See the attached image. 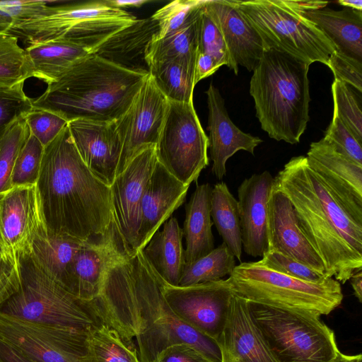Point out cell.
Listing matches in <instances>:
<instances>
[{
	"label": "cell",
	"mask_w": 362,
	"mask_h": 362,
	"mask_svg": "<svg viewBox=\"0 0 362 362\" xmlns=\"http://www.w3.org/2000/svg\"><path fill=\"white\" fill-rule=\"evenodd\" d=\"M248 305L278 362H331L339 351L334 332L320 315L251 301Z\"/></svg>",
	"instance_id": "obj_10"
},
{
	"label": "cell",
	"mask_w": 362,
	"mask_h": 362,
	"mask_svg": "<svg viewBox=\"0 0 362 362\" xmlns=\"http://www.w3.org/2000/svg\"><path fill=\"white\" fill-rule=\"evenodd\" d=\"M57 1H0V34L10 33L15 26L42 15L49 5Z\"/></svg>",
	"instance_id": "obj_44"
},
{
	"label": "cell",
	"mask_w": 362,
	"mask_h": 362,
	"mask_svg": "<svg viewBox=\"0 0 362 362\" xmlns=\"http://www.w3.org/2000/svg\"><path fill=\"white\" fill-rule=\"evenodd\" d=\"M338 4L344 8H349L358 11H362V1L361 0H339Z\"/></svg>",
	"instance_id": "obj_56"
},
{
	"label": "cell",
	"mask_w": 362,
	"mask_h": 362,
	"mask_svg": "<svg viewBox=\"0 0 362 362\" xmlns=\"http://www.w3.org/2000/svg\"><path fill=\"white\" fill-rule=\"evenodd\" d=\"M110 4L114 6L124 9V8L141 7L142 5L148 3V0H133V1H122V0H109Z\"/></svg>",
	"instance_id": "obj_54"
},
{
	"label": "cell",
	"mask_w": 362,
	"mask_h": 362,
	"mask_svg": "<svg viewBox=\"0 0 362 362\" xmlns=\"http://www.w3.org/2000/svg\"><path fill=\"white\" fill-rule=\"evenodd\" d=\"M36 185L14 186L0 192V257L20 269L34 237L45 225Z\"/></svg>",
	"instance_id": "obj_14"
},
{
	"label": "cell",
	"mask_w": 362,
	"mask_h": 362,
	"mask_svg": "<svg viewBox=\"0 0 362 362\" xmlns=\"http://www.w3.org/2000/svg\"><path fill=\"white\" fill-rule=\"evenodd\" d=\"M44 146L31 134L21 147L15 160L11 173V186L37 184Z\"/></svg>",
	"instance_id": "obj_41"
},
{
	"label": "cell",
	"mask_w": 362,
	"mask_h": 362,
	"mask_svg": "<svg viewBox=\"0 0 362 362\" xmlns=\"http://www.w3.org/2000/svg\"><path fill=\"white\" fill-rule=\"evenodd\" d=\"M156 362H210L193 346L175 344L162 351Z\"/></svg>",
	"instance_id": "obj_50"
},
{
	"label": "cell",
	"mask_w": 362,
	"mask_h": 362,
	"mask_svg": "<svg viewBox=\"0 0 362 362\" xmlns=\"http://www.w3.org/2000/svg\"><path fill=\"white\" fill-rule=\"evenodd\" d=\"M99 315L129 345L140 362H156L167 347L187 344L210 362H221L218 342L180 320L161 292L156 273L141 250L120 251L107 265L100 294Z\"/></svg>",
	"instance_id": "obj_1"
},
{
	"label": "cell",
	"mask_w": 362,
	"mask_h": 362,
	"mask_svg": "<svg viewBox=\"0 0 362 362\" xmlns=\"http://www.w3.org/2000/svg\"><path fill=\"white\" fill-rule=\"evenodd\" d=\"M195 63L174 59L149 65V75L169 101L193 102Z\"/></svg>",
	"instance_id": "obj_32"
},
{
	"label": "cell",
	"mask_w": 362,
	"mask_h": 362,
	"mask_svg": "<svg viewBox=\"0 0 362 362\" xmlns=\"http://www.w3.org/2000/svg\"><path fill=\"white\" fill-rule=\"evenodd\" d=\"M36 186L48 231L86 241L109 229L110 187L83 163L67 125L45 146Z\"/></svg>",
	"instance_id": "obj_3"
},
{
	"label": "cell",
	"mask_w": 362,
	"mask_h": 362,
	"mask_svg": "<svg viewBox=\"0 0 362 362\" xmlns=\"http://www.w3.org/2000/svg\"><path fill=\"white\" fill-rule=\"evenodd\" d=\"M334 112L357 141L362 144L361 93L339 80L331 86Z\"/></svg>",
	"instance_id": "obj_38"
},
{
	"label": "cell",
	"mask_w": 362,
	"mask_h": 362,
	"mask_svg": "<svg viewBox=\"0 0 362 362\" xmlns=\"http://www.w3.org/2000/svg\"><path fill=\"white\" fill-rule=\"evenodd\" d=\"M198 52L210 55L221 66L226 65L238 75V66L232 60L221 33L205 11L204 6L199 21Z\"/></svg>",
	"instance_id": "obj_42"
},
{
	"label": "cell",
	"mask_w": 362,
	"mask_h": 362,
	"mask_svg": "<svg viewBox=\"0 0 362 362\" xmlns=\"http://www.w3.org/2000/svg\"><path fill=\"white\" fill-rule=\"evenodd\" d=\"M20 269L0 257V306L21 288Z\"/></svg>",
	"instance_id": "obj_49"
},
{
	"label": "cell",
	"mask_w": 362,
	"mask_h": 362,
	"mask_svg": "<svg viewBox=\"0 0 362 362\" xmlns=\"http://www.w3.org/2000/svg\"><path fill=\"white\" fill-rule=\"evenodd\" d=\"M33 77L25 49L18 37L10 33L0 34V86H12Z\"/></svg>",
	"instance_id": "obj_37"
},
{
	"label": "cell",
	"mask_w": 362,
	"mask_h": 362,
	"mask_svg": "<svg viewBox=\"0 0 362 362\" xmlns=\"http://www.w3.org/2000/svg\"><path fill=\"white\" fill-rule=\"evenodd\" d=\"M158 32V23L151 17L136 19L119 30L93 54L124 69L149 74L146 52Z\"/></svg>",
	"instance_id": "obj_26"
},
{
	"label": "cell",
	"mask_w": 362,
	"mask_h": 362,
	"mask_svg": "<svg viewBox=\"0 0 362 362\" xmlns=\"http://www.w3.org/2000/svg\"><path fill=\"white\" fill-rule=\"evenodd\" d=\"M221 362H278L255 321L248 301L233 293L218 340Z\"/></svg>",
	"instance_id": "obj_18"
},
{
	"label": "cell",
	"mask_w": 362,
	"mask_h": 362,
	"mask_svg": "<svg viewBox=\"0 0 362 362\" xmlns=\"http://www.w3.org/2000/svg\"><path fill=\"white\" fill-rule=\"evenodd\" d=\"M85 362H140L136 350L104 322L90 327Z\"/></svg>",
	"instance_id": "obj_35"
},
{
	"label": "cell",
	"mask_w": 362,
	"mask_h": 362,
	"mask_svg": "<svg viewBox=\"0 0 362 362\" xmlns=\"http://www.w3.org/2000/svg\"><path fill=\"white\" fill-rule=\"evenodd\" d=\"M304 235L322 259L327 277L345 284L362 268V219L341 202L305 156L291 158L274 177Z\"/></svg>",
	"instance_id": "obj_2"
},
{
	"label": "cell",
	"mask_w": 362,
	"mask_h": 362,
	"mask_svg": "<svg viewBox=\"0 0 362 362\" xmlns=\"http://www.w3.org/2000/svg\"><path fill=\"white\" fill-rule=\"evenodd\" d=\"M210 213L223 243L241 262L243 245L238 200L223 182L216 183L212 188Z\"/></svg>",
	"instance_id": "obj_33"
},
{
	"label": "cell",
	"mask_w": 362,
	"mask_h": 362,
	"mask_svg": "<svg viewBox=\"0 0 362 362\" xmlns=\"http://www.w3.org/2000/svg\"><path fill=\"white\" fill-rule=\"evenodd\" d=\"M84 242L51 233L45 224L36 233L29 255L43 272L67 290L71 262Z\"/></svg>",
	"instance_id": "obj_30"
},
{
	"label": "cell",
	"mask_w": 362,
	"mask_h": 362,
	"mask_svg": "<svg viewBox=\"0 0 362 362\" xmlns=\"http://www.w3.org/2000/svg\"><path fill=\"white\" fill-rule=\"evenodd\" d=\"M156 162V146L142 149L110 185L112 221L124 251L130 255L138 251L141 199Z\"/></svg>",
	"instance_id": "obj_15"
},
{
	"label": "cell",
	"mask_w": 362,
	"mask_h": 362,
	"mask_svg": "<svg viewBox=\"0 0 362 362\" xmlns=\"http://www.w3.org/2000/svg\"><path fill=\"white\" fill-rule=\"evenodd\" d=\"M204 8L221 33L233 62L252 71L265 49L240 11L238 1L205 0Z\"/></svg>",
	"instance_id": "obj_25"
},
{
	"label": "cell",
	"mask_w": 362,
	"mask_h": 362,
	"mask_svg": "<svg viewBox=\"0 0 362 362\" xmlns=\"http://www.w3.org/2000/svg\"><path fill=\"white\" fill-rule=\"evenodd\" d=\"M87 331L33 322L0 313V339L33 362H85Z\"/></svg>",
	"instance_id": "obj_12"
},
{
	"label": "cell",
	"mask_w": 362,
	"mask_h": 362,
	"mask_svg": "<svg viewBox=\"0 0 362 362\" xmlns=\"http://www.w3.org/2000/svg\"><path fill=\"white\" fill-rule=\"evenodd\" d=\"M48 6L40 16L15 26L10 34L30 45L63 39L93 54L112 35L137 18L109 0Z\"/></svg>",
	"instance_id": "obj_7"
},
{
	"label": "cell",
	"mask_w": 362,
	"mask_h": 362,
	"mask_svg": "<svg viewBox=\"0 0 362 362\" xmlns=\"http://www.w3.org/2000/svg\"><path fill=\"white\" fill-rule=\"evenodd\" d=\"M309 66L289 54L269 49L253 69L250 94L261 128L270 138L299 143L310 120Z\"/></svg>",
	"instance_id": "obj_5"
},
{
	"label": "cell",
	"mask_w": 362,
	"mask_h": 362,
	"mask_svg": "<svg viewBox=\"0 0 362 362\" xmlns=\"http://www.w3.org/2000/svg\"><path fill=\"white\" fill-rule=\"evenodd\" d=\"M21 288L0 306V313L33 322L88 330L103 323L95 299L75 296L51 277L30 255L20 259Z\"/></svg>",
	"instance_id": "obj_8"
},
{
	"label": "cell",
	"mask_w": 362,
	"mask_h": 362,
	"mask_svg": "<svg viewBox=\"0 0 362 362\" xmlns=\"http://www.w3.org/2000/svg\"><path fill=\"white\" fill-rule=\"evenodd\" d=\"M0 362H33L6 341L0 339Z\"/></svg>",
	"instance_id": "obj_52"
},
{
	"label": "cell",
	"mask_w": 362,
	"mask_h": 362,
	"mask_svg": "<svg viewBox=\"0 0 362 362\" xmlns=\"http://www.w3.org/2000/svg\"><path fill=\"white\" fill-rule=\"evenodd\" d=\"M235 256L223 243L206 255L185 264L178 286L214 281L229 276L235 267Z\"/></svg>",
	"instance_id": "obj_36"
},
{
	"label": "cell",
	"mask_w": 362,
	"mask_h": 362,
	"mask_svg": "<svg viewBox=\"0 0 362 362\" xmlns=\"http://www.w3.org/2000/svg\"><path fill=\"white\" fill-rule=\"evenodd\" d=\"M327 1L291 0L238 1L243 17L260 37L265 50L289 54L309 65H327L336 49L303 12L325 7Z\"/></svg>",
	"instance_id": "obj_6"
},
{
	"label": "cell",
	"mask_w": 362,
	"mask_h": 362,
	"mask_svg": "<svg viewBox=\"0 0 362 362\" xmlns=\"http://www.w3.org/2000/svg\"><path fill=\"white\" fill-rule=\"evenodd\" d=\"M331 362H362V355H346L339 351Z\"/></svg>",
	"instance_id": "obj_55"
},
{
	"label": "cell",
	"mask_w": 362,
	"mask_h": 362,
	"mask_svg": "<svg viewBox=\"0 0 362 362\" xmlns=\"http://www.w3.org/2000/svg\"><path fill=\"white\" fill-rule=\"evenodd\" d=\"M208 105L209 148L213 162L211 172L222 180L226 174V162L238 151L255 154V148L262 142L256 136L240 130L230 119L225 101L212 83L206 91Z\"/></svg>",
	"instance_id": "obj_23"
},
{
	"label": "cell",
	"mask_w": 362,
	"mask_h": 362,
	"mask_svg": "<svg viewBox=\"0 0 362 362\" xmlns=\"http://www.w3.org/2000/svg\"><path fill=\"white\" fill-rule=\"evenodd\" d=\"M182 238V229L177 220L172 217L141 250L153 270L165 282L174 286H178L185 265Z\"/></svg>",
	"instance_id": "obj_28"
},
{
	"label": "cell",
	"mask_w": 362,
	"mask_h": 362,
	"mask_svg": "<svg viewBox=\"0 0 362 362\" xmlns=\"http://www.w3.org/2000/svg\"><path fill=\"white\" fill-rule=\"evenodd\" d=\"M303 14L333 43L337 52L362 62V11L325 6Z\"/></svg>",
	"instance_id": "obj_27"
},
{
	"label": "cell",
	"mask_w": 362,
	"mask_h": 362,
	"mask_svg": "<svg viewBox=\"0 0 362 362\" xmlns=\"http://www.w3.org/2000/svg\"><path fill=\"white\" fill-rule=\"evenodd\" d=\"M274 177L265 170L245 178L238 187V208L243 250L253 257L268 249V202Z\"/></svg>",
	"instance_id": "obj_22"
},
{
	"label": "cell",
	"mask_w": 362,
	"mask_h": 362,
	"mask_svg": "<svg viewBox=\"0 0 362 362\" xmlns=\"http://www.w3.org/2000/svg\"><path fill=\"white\" fill-rule=\"evenodd\" d=\"M209 139L193 102H168L156 145L157 161L185 185L197 181L209 165Z\"/></svg>",
	"instance_id": "obj_11"
},
{
	"label": "cell",
	"mask_w": 362,
	"mask_h": 362,
	"mask_svg": "<svg viewBox=\"0 0 362 362\" xmlns=\"http://www.w3.org/2000/svg\"><path fill=\"white\" fill-rule=\"evenodd\" d=\"M211 190L209 183L197 185L186 204L182 228L186 240L185 264L194 262L215 248L210 213Z\"/></svg>",
	"instance_id": "obj_29"
},
{
	"label": "cell",
	"mask_w": 362,
	"mask_h": 362,
	"mask_svg": "<svg viewBox=\"0 0 362 362\" xmlns=\"http://www.w3.org/2000/svg\"><path fill=\"white\" fill-rule=\"evenodd\" d=\"M201 13L202 11L196 18L178 30L149 42L146 52V60L148 66L155 63L174 59L196 62Z\"/></svg>",
	"instance_id": "obj_34"
},
{
	"label": "cell",
	"mask_w": 362,
	"mask_h": 362,
	"mask_svg": "<svg viewBox=\"0 0 362 362\" xmlns=\"http://www.w3.org/2000/svg\"><path fill=\"white\" fill-rule=\"evenodd\" d=\"M228 280L234 293L267 306L328 315L341 303V284L332 277L309 282L274 271L261 260L235 265Z\"/></svg>",
	"instance_id": "obj_9"
},
{
	"label": "cell",
	"mask_w": 362,
	"mask_h": 362,
	"mask_svg": "<svg viewBox=\"0 0 362 362\" xmlns=\"http://www.w3.org/2000/svg\"><path fill=\"white\" fill-rule=\"evenodd\" d=\"M261 262L267 267L290 276L309 282H317L325 278L305 264L274 250H267Z\"/></svg>",
	"instance_id": "obj_47"
},
{
	"label": "cell",
	"mask_w": 362,
	"mask_h": 362,
	"mask_svg": "<svg viewBox=\"0 0 362 362\" xmlns=\"http://www.w3.org/2000/svg\"><path fill=\"white\" fill-rule=\"evenodd\" d=\"M189 187L156 162L141 199L138 250L146 246L160 226L182 204Z\"/></svg>",
	"instance_id": "obj_24"
},
{
	"label": "cell",
	"mask_w": 362,
	"mask_h": 362,
	"mask_svg": "<svg viewBox=\"0 0 362 362\" xmlns=\"http://www.w3.org/2000/svg\"><path fill=\"white\" fill-rule=\"evenodd\" d=\"M24 83L0 86V138L16 119L33 109V99L26 95Z\"/></svg>",
	"instance_id": "obj_43"
},
{
	"label": "cell",
	"mask_w": 362,
	"mask_h": 362,
	"mask_svg": "<svg viewBox=\"0 0 362 362\" xmlns=\"http://www.w3.org/2000/svg\"><path fill=\"white\" fill-rule=\"evenodd\" d=\"M205 0H176L156 11L151 18L158 23L157 40L178 30L196 18Z\"/></svg>",
	"instance_id": "obj_39"
},
{
	"label": "cell",
	"mask_w": 362,
	"mask_h": 362,
	"mask_svg": "<svg viewBox=\"0 0 362 362\" xmlns=\"http://www.w3.org/2000/svg\"><path fill=\"white\" fill-rule=\"evenodd\" d=\"M306 158L345 206L362 219V165L340 153L323 138L310 144Z\"/></svg>",
	"instance_id": "obj_19"
},
{
	"label": "cell",
	"mask_w": 362,
	"mask_h": 362,
	"mask_svg": "<svg viewBox=\"0 0 362 362\" xmlns=\"http://www.w3.org/2000/svg\"><path fill=\"white\" fill-rule=\"evenodd\" d=\"M221 66L217 61L210 55L197 52L194 69L195 84L214 74Z\"/></svg>",
	"instance_id": "obj_51"
},
{
	"label": "cell",
	"mask_w": 362,
	"mask_h": 362,
	"mask_svg": "<svg viewBox=\"0 0 362 362\" xmlns=\"http://www.w3.org/2000/svg\"><path fill=\"white\" fill-rule=\"evenodd\" d=\"M354 293L360 303L362 302V268L358 269L349 279Z\"/></svg>",
	"instance_id": "obj_53"
},
{
	"label": "cell",
	"mask_w": 362,
	"mask_h": 362,
	"mask_svg": "<svg viewBox=\"0 0 362 362\" xmlns=\"http://www.w3.org/2000/svg\"><path fill=\"white\" fill-rule=\"evenodd\" d=\"M30 134L45 147L53 141L68 122L49 111L33 109L25 117Z\"/></svg>",
	"instance_id": "obj_45"
},
{
	"label": "cell",
	"mask_w": 362,
	"mask_h": 362,
	"mask_svg": "<svg viewBox=\"0 0 362 362\" xmlns=\"http://www.w3.org/2000/svg\"><path fill=\"white\" fill-rule=\"evenodd\" d=\"M122 250V240L112 221L107 231L85 241L75 255L69 272L67 290L84 300L98 297L107 265Z\"/></svg>",
	"instance_id": "obj_21"
},
{
	"label": "cell",
	"mask_w": 362,
	"mask_h": 362,
	"mask_svg": "<svg viewBox=\"0 0 362 362\" xmlns=\"http://www.w3.org/2000/svg\"><path fill=\"white\" fill-rule=\"evenodd\" d=\"M168 102L148 74L129 108L115 121L122 146L116 176L139 151L156 145Z\"/></svg>",
	"instance_id": "obj_16"
},
{
	"label": "cell",
	"mask_w": 362,
	"mask_h": 362,
	"mask_svg": "<svg viewBox=\"0 0 362 362\" xmlns=\"http://www.w3.org/2000/svg\"><path fill=\"white\" fill-rule=\"evenodd\" d=\"M267 250L291 257L327 277L323 262L302 232L292 204L273 189L268 202Z\"/></svg>",
	"instance_id": "obj_20"
},
{
	"label": "cell",
	"mask_w": 362,
	"mask_h": 362,
	"mask_svg": "<svg viewBox=\"0 0 362 362\" xmlns=\"http://www.w3.org/2000/svg\"><path fill=\"white\" fill-rule=\"evenodd\" d=\"M148 76L90 54L47 85L33 99V108L52 112L68 122H115L129 108Z\"/></svg>",
	"instance_id": "obj_4"
},
{
	"label": "cell",
	"mask_w": 362,
	"mask_h": 362,
	"mask_svg": "<svg viewBox=\"0 0 362 362\" xmlns=\"http://www.w3.org/2000/svg\"><path fill=\"white\" fill-rule=\"evenodd\" d=\"M327 66L332 71L335 80L344 82L361 93L362 62L335 51L329 57Z\"/></svg>",
	"instance_id": "obj_48"
},
{
	"label": "cell",
	"mask_w": 362,
	"mask_h": 362,
	"mask_svg": "<svg viewBox=\"0 0 362 362\" xmlns=\"http://www.w3.org/2000/svg\"><path fill=\"white\" fill-rule=\"evenodd\" d=\"M157 276L163 296L175 316L185 325L218 342L234 293L228 279L188 286H174Z\"/></svg>",
	"instance_id": "obj_13"
},
{
	"label": "cell",
	"mask_w": 362,
	"mask_h": 362,
	"mask_svg": "<svg viewBox=\"0 0 362 362\" xmlns=\"http://www.w3.org/2000/svg\"><path fill=\"white\" fill-rule=\"evenodd\" d=\"M67 126L83 163L98 179L110 187L116 177L122 150L115 122L75 119Z\"/></svg>",
	"instance_id": "obj_17"
},
{
	"label": "cell",
	"mask_w": 362,
	"mask_h": 362,
	"mask_svg": "<svg viewBox=\"0 0 362 362\" xmlns=\"http://www.w3.org/2000/svg\"><path fill=\"white\" fill-rule=\"evenodd\" d=\"M25 117L12 123L0 138V192L12 187L11 173L15 160L30 134Z\"/></svg>",
	"instance_id": "obj_40"
},
{
	"label": "cell",
	"mask_w": 362,
	"mask_h": 362,
	"mask_svg": "<svg viewBox=\"0 0 362 362\" xmlns=\"http://www.w3.org/2000/svg\"><path fill=\"white\" fill-rule=\"evenodd\" d=\"M323 139L330 143L340 153L362 165V144L357 141L334 112Z\"/></svg>",
	"instance_id": "obj_46"
},
{
	"label": "cell",
	"mask_w": 362,
	"mask_h": 362,
	"mask_svg": "<svg viewBox=\"0 0 362 362\" xmlns=\"http://www.w3.org/2000/svg\"><path fill=\"white\" fill-rule=\"evenodd\" d=\"M25 51L33 77L47 85L55 82L77 61L91 54L82 47L63 39L30 44Z\"/></svg>",
	"instance_id": "obj_31"
}]
</instances>
